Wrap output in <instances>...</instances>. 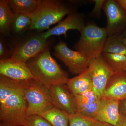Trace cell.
I'll use <instances>...</instances> for the list:
<instances>
[{
    "label": "cell",
    "mask_w": 126,
    "mask_h": 126,
    "mask_svg": "<svg viewBox=\"0 0 126 126\" xmlns=\"http://www.w3.org/2000/svg\"><path fill=\"white\" fill-rule=\"evenodd\" d=\"M26 63L34 79L48 89L53 85L67 83L68 74L52 58L49 47Z\"/></svg>",
    "instance_id": "2"
},
{
    "label": "cell",
    "mask_w": 126,
    "mask_h": 126,
    "mask_svg": "<svg viewBox=\"0 0 126 126\" xmlns=\"http://www.w3.org/2000/svg\"><path fill=\"white\" fill-rule=\"evenodd\" d=\"M94 2L93 9L91 12V15L94 17L99 18L101 15V11L103 8L104 5L106 2L105 0H93Z\"/></svg>",
    "instance_id": "25"
},
{
    "label": "cell",
    "mask_w": 126,
    "mask_h": 126,
    "mask_svg": "<svg viewBox=\"0 0 126 126\" xmlns=\"http://www.w3.org/2000/svg\"><path fill=\"white\" fill-rule=\"evenodd\" d=\"M94 119L76 113L69 116V126H92Z\"/></svg>",
    "instance_id": "23"
},
{
    "label": "cell",
    "mask_w": 126,
    "mask_h": 126,
    "mask_svg": "<svg viewBox=\"0 0 126 126\" xmlns=\"http://www.w3.org/2000/svg\"><path fill=\"white\" fill-rule=\"evenodd\" d=\"M83 16L76 12H73L68 15L67 18L57 25L41 34L45 40L53 36L63 35L67 36V32L70 30H77L81 32L86 26Z\"/></svg>",
    "instance_id": "12"
},
{
    "label": "cell",
    "mask_w": 126,
    "mask_h": 126,
    "mask_svg": "<svg viewBox=\"0 0 126 126\" xmlns=\"http://www.w3.org/2000/svg\"></svg>",
    "instance_id": "34"
},
{
    "label": "cell",
    "mask_w": 126,
    "mask_h": 126,
    "mask_svg": "<svg viewBox=\"0 0 126 126\" xmlns=\"http://www.w3.org/2000/svg\"><path fill=\"white\" fill-rule=\"evenodd\" d=\"M115 126H126V115L121 111L119 120Z\"/></svg>",
    "instance_id": "27"
},
{
    "label": "cell",
    "mask_w": 126,
    "mask_h": 126,
    "mask_svg": "<svg viewBox=\"0 0 126 126\" xmlns=\"http://www.w3.org/2000/svg\"></svg>",
    "instance_id": "33"
},
{
    "label": "cell",
    "mask_w": 126,
    "mask_h": 126,
    "mask_svg": "<svg viewBox=\"0 0 126 126\" xmlns=\"http://www.w3.org/2000/svg\"><path fill=\"white\" fill-rule=\"evenodd\" d=\"M73 12L70 7L60 1L39 0L38 6L32 13L30 29L38 31L47 29L59 22L66 15Z\"/></svg>",
    "instance_id": "3"
},
{
    "label": "cell",
    "mask_w": 126,
    "mask_h": 126,
    "mask_svg": "<svg viewBox=\"0 0 126 126\" xmlns=\"http://www.w3.org/2000/svg\"><path fill=\"white\" fill-rule=\"evenodd\" d=\"M120 110L126 115V99L120 101Z\"/></svg>",
    "instance_id": "29"
},
{
    "label": "cell",
    "mask_w": 126,
    "mask_h": 126,
    "mask_svg": "<svg viewBox=\"0 0 126 126\" xmlns=\"http://www.w3.org/2000/svg\"><path fill=\"white\" fill-rule=\"evenodd\" d=\"M14 13H33L38 6L39 0H7Z\"/></svg>",
    "instance_id": "20"
},
{
    "label": "cell",
    "mask_w": 126,
    "mask_h": 126,
    "mask_svg": "<svg viewBox=\"0 0 126 126\" xmlns=\"http://www.w3.org/2000/svg\"><path fill=\"white\" fill-rule=\"evenodd\" d=\"M53 55L63 62L73 74H80L88 67L90 61L78 51L70 49L62 40L54 47Z\"/></svg>",
    "instance_id": "6"
},
{
    "label": "cell",
    "mask_w": 126,
    "mask_h": 126,
    "mask_svg": "<svg viewBox=\"0 0 126 126\" xmlns=\"http://www.w3.org/2000/svg\"><path fill=\"white\" fill-rule=\"evenodd\" d=\"M25 82L0 75V126H23L27 109Z\"/></svg>",
    "instance_id": "1"
},
{
    "label": "cell",
    "mask_w": 126,
    "mask_h": 126,
    "mask_svg": "<svg viewBox=\"0 0 126 126\" xmlns=\"http://www.w3.org/2000/svg\"><path fill=\"white\" fill-rule=\"evenodd\" d=\"M118 2L126 11V0H117Z\"/></svg>",
    "instance_id": "30"
},
{
    "label": "cell",
    "mask_w": 126,
    "mask_h": 126,
    "mask_svg": "<svg viewBox=\"0 0 126 126\" xmlns=\"http://www.w3.org/2000/svg\"><path fill=\"white\" fill-rule=\"evenodd\" d=\"M24 94L27 103L26 117L41 115L54 107L49 89L34 79L25 82Z\"/></svg>",
    "instance_id": "5"
},
{
    "label": "cell",
    "mask_w": 126,
    "mask_h": 126,
    "mask_svg": "<svg viewBox=\"0 0 126 126\" xmlns=\"http://www.w3.org/2000/svg\"><path fill=\"white\" fill-rule=\"evenodd\" d=\"M120 36L122 38H126V29L123 33L120 35Z\"/></svg>",
    "instance_id": "32"
},
{
    "label": "cell",
    "mask_w": 126,
    "mask_h": 126,
    "mask_svg": "<svg viewBox=\"0 0 126 126\" xmlns=\"http://www.w3.org/2000/svg\"><path fill=\"white\" fill-rule=\"evenodd\" d=\"M120 102L101 98L99 109L94 120L116 126L120 117Z\"/></svg>",
    "instance_id": "15"
},
{
    "label": "cell",
    "mask_w": 126,
    "mask_h": 126,
    "mask_svg": "<svg viewBox=\"0 0 126 126\" xmlns=\"http://www.w3.org/2000/svg\"><path fill=\"white\" fill-rule=\"evenodd\" d=\"M107 19L108 36L120 35L126 29V11L117 0H107L103 8Z\"/></svg>",
    "instance_id": "7"
},
{
    "label": "cell",
    "mask_w": 126,
    "mask_h": 126,
    "mask_svg": "<svg viewBox=\"0 0 126 126\" xmlns=\"http://www.w3.org/2000/svg\"><path fill=\"white\" fill-rule=\"evenodd\" d=\"M49 90L54 107L69 115L76 113L75 96L66 84L53 85Z\"/></svg>",
    "instance_id": "11"
},
{
    "label": "cell",
    "mask_w": 126,
    "mask_h": 126,
    "mask_svg": "<svg viewBox=\"0 0 126 126\" xmlns=\"http://www.w3.org/2000/svg\"><path fill=\"white\" fill-rule=\"evenodd\" d=\"M102 55L113 72L126 71V56L106 52H103Z\"/></svg>",
    "instance_id": "21"
},
{
    "label": "cell",
    "mask_w": 126,
    "mask_h": 126,
    "mask_svg": "<svg viewBox=\"0 0 126 126\" xmlns=\"http://www.w3.org/2000/svg\"><path fill=\"white\" fill-rule=\"evenodd\" d=\"M32 21V13H14L11 28L16 33H21L30 28Z\"/></svg>",
    "instance_id": "19"
},
{
    "label": "cell",
    "mask_w": 126,
    "mask_h": 126,
    "mask_svg": "<svg viewBox=\"0 0 126 126\" xmlns=\"http://www.w3.org/2000/svg\"><path fill=\"white\" fill-rule=\"evenodd\" d=\"M103 52L126 56V47L122 43L120 35L108 36Z\"/></svg>",
    "instance_id": "22"
},
{
    "label": "cell",
    "mask_w": 126,
    "mask_h": 126,
    "mask_svg": "<svg viewBox=\"0 0 126 126\" xmlns=\"http://www.w3.org/2000/svg\"><path fill=\"white\" fill-rule=\"evenodd\" d=\"M49 41L43 38L41 34L34 35L15 48L11 58L26 63L47 47Z\"/></svg>",
    "instance_id": "9"
},
{
    "label": "cell",
    "mask_w": 126,
    "mask_h": 126,
    "mask_svg": "<svg viewBox=\"0 0 126 126\" xmlns=\"http://www.w3.org/2000/svg\"><path fill=\"white\" fill-rule=\"evenodd\" d=\"M23 126H52L49 122L40 115L26 117Z\"/></svg>",
    "instance_id": "24"
},
{
    "label": "cell",
    "mask_w": 126,
    "mask_h": 126,
    "mask_svg": "<svg viewBox=\"0 0 126 126\" xmlns=\"http://www.w3.org/2000/svg\"><path fill=\"white\" fill-rule=\"evenodd\" d=\"M7 47L4 40L2 38L0 40V59L7 58L8 56L11 54V52Z\"/></svg>",
    "instance_id": "26"
},
{
    "label": "cell",
    "mask_w": 126,
    "mask_h": 126,
    "mask_svg": "<svg viewBox=\"0 0 126 126\" xmlns=\"http://www.w3.org/2000/svg\"><path fill=\"white\" fill-rule=\"evenodd\" d=\"M40 115L49 122L52 126H69V115L55 107Z\"/></svg>",
    "instance_id": "18"
},
{
    "label": "cell",
    "mask_w": 126,
    "mask_h": 126,
    "mask_svg": "<svg viewBox=\"0 0 126 126\" xmlns=\"http://www.w3.org/2000/svg\"><path fill=\"white\" fill-rule=\"evenodd\" d=\"M88 68L92 79L93 91L101 98L106 85L113 72L102 54L90 60Z\"/></svg>",
    "instance_id": "8"
},
{
    "label": "cell",
    "mask_w": 126,
    "mask_h": 126,
    "mask_svg": "<svg viewBox=\"0 0 126 126\" xmlns=\"http://www.w3.org/2000/svg\"><path fill=\"white\" fill-rule=\"evenodd\" d=\"M14 13L7 0L0 1V32L3 35L9 34L11 29Z\"/></svg>",
    "instance_id": "17"
},
{
    "label": "cell",
    "mask_w": 126,
    "mask_h": 126,
    "mask_svg": "<svg viewBox=\"0 0 126 126\" xmlns=\"http://www.w3.org/2000/svg\"><path fill=\"white\" fill-rule=\"evenodd\" d=\"M66 85L74 95L93 90V82L89 68L72 78L68 79Z\"/></svg>",
    "instance_id": "16"
},
{
    "label": "cell",
    "mask_w": 126,
    "mask_h": 126,
    "mask_svg": "<svg viewBox=\"0 0 126 126\" xmlns=\"http://www.w3.org/2000/svg\"><path fill=\"white\" fill-rule=\"evenodd\" d=\"M92 126H115L107 123L96 121L94 120Z\"/></svg>",
    "instance_id": "28"
},
{
    "label": "cell",
    "mask_w": 126,
    "mask_h": 126,
    "mask_svg": "<svg viewBox=\"0 0 126 126\" xmlns=\"http://www.w3.org/2000/svg\"><path fill=\"white\" fill-rule=\"evenodd\" d=\"M80 33V38L74 45L75 50L89 61L101 55L108 37L105 28L91 23L86 25Z\"/></svg>",
    "instance_id": "4"
},
{
    "label": "cell",
    "mask_w": 126,
    "mask_h": 126,
    "mask_svg": "<svg viewBox=\"0 0 126 126\" xmlns=\"http://www.w3.org/2000/svg\"><path fill=\"white\" fill-rule=\"evenodd\" d=\"M105 99L121 101L126 99V71L113 72L102 97Z\"/></svg>",
    "instance_id": "13"
},
{
    "label": "cell",
    "mask_w": 126,
    "mask_h": 126,
    "mask_svg": "<svg viewBox=\"0 0 126 126\" xmlns=\"http://www.w3.org/2000/svg\"><path fill=\"white\" fill-rule=\"evenodd\" d=\"M0 75L20 82L34 79L26 63L11 58L0 59Z\"/></svg>",
    "instance_id": "10"
},
{
    "label": "cell",
    "mask_w": 126,
    "mask_h": 126,
    "mask_svg": "<svg viewBox=\"0 0 126 126\" xmlns=\"http://www.w3.org/2000/svg\"><path fill=\"white\" fill-rule=\"evenodd\" d=\"M121 38L122 43L126 47V38H122L121 36Z\"/></svg>",
    "instance_id": "31"
},
{
    "label": "cell",
    "mask_w": 126,
    "mask_h": 126,
    "mask_svg": "<svg viewBox=\"0 0 126 126\" xmlns=\"http://www.w3.org/2000/svg\"><path fill=\"white\" fill-rule=\"evenodd\" d=\"M74 96L76 113L94 119L99 109L101 98L93 90Z\"/></svg>",
    "instance_id": "14"
}]
</instances>
